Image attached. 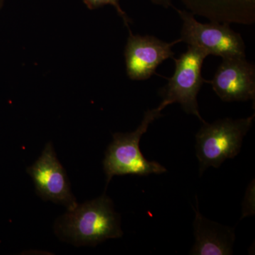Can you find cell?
<instances>
[{
	"label": "cell",
	"instance_id": "obj_1",
	"mask_svg": "<svg viewBox=\"0 0 255 255\" xmlns=\"http://www.w3.org/2000/svg\"><path fill=\"white\" fill-rule=\"evenodd\" d=\"M54 228L58 237L77 247L96 246L124 234L120 215L106 194L68 210L57 220Z\"/></svg>",
	"mask_w": 255,
	"mask_h": 255
},
{
	"label": "cell",
	"instance_id": "obj_2",
	"mask_svg": "<svg viewBox=\"0 0 255 255\" xmlns=\"http://www.w3.org/2000/svg\"><path fill=\"white\" fill-rule=\"evenodd\" d=\"M164 109L159 105L157 108L146 111L141 123L134 131L113 134V140L107 147L103 160L107 186L114 176H147L167 172V169L158 162L147 160L140 149L142 135L154 121L162 117L161 112Z\"/></svg>",
	"mask_w": 255,
	"mask_h": 255
},
{
	"label": "cell",
	"instance_id": "obj_3",
	"mask_svg": "<svg viewBox=\"0 0 255 255\" xmlns=\"http://www.w3.org/2000/svg\"><path fill=\"white\" fill-rule=\"evenodd\" d=\"M254 119L253 114L248 118H226L212 124L203 123L196 135L200 175L209 167L219 168L226 159H233L238 155L243 138L253 127Z\"/></svg>",
	"mask_w": 255,
	"mask_h": 255
},
{
	"label": "cell",
	"instance_id": "obj_4",
	"mask_svg": "<svg viewBox=\"0 0 255 255\" xmlns=\"http://www.w3.org/2000/svg\"><path fill=\"white\" fill-rule=\"evenodd\" d=\"M207 56V53L200 48L188 46L185 53L177 59L173 58L175 62L173 75L167 78V85L159 92L163 97L161 106L165 108L172 104H179L184 112L196 116L202 123L205 122L199 113L197 96L206 82L201 71Z\"/></svg>",
	"mask_w": 255,
	"mask_h": 255
},
{
	"label": "cell",
	"instance_id": "obj_5",
	"mask_svg": "<svg viewBox=\"0 0 255 255\" xmlns=\"http://www.w3.org/2000/svg\"><path fill=\"white\" fill-rule=\"evenodd\" d=\"M182 21L181 42L194 46L222 58L246 56V46L243 37L228 23L210 21L201 23L195 15L187 10L176 9Z\"/></svg>",
	"mask_w": 255,
	"mask_h": 255
},
{
	"label": "cell",
	"instance_id": "obj_6",
	"mask_svg": "<svg viewBox=\"0 0 255 255\" xmlns=\"http://www.w3.org/2000/svg\"><path fill=\"white\" fill-rule=\"evenodd\" d=\"M26 172L34 183L37 194L43 200L62 204L68 210L78 205L66 171L57 158L52 142L46 144L41 155Z\"/></svg>",
	"mask_w": 255,
	"mask_h": 255
},
{
	"label": "cell",
	"instance_id": "obj_7",
	"mask_svg": "<svg viewBox=\"0 0 255 255\" xmlns=\"http://www.w3.org/2000/svg\"><path fill=\"white\" fill-rule=\"evenodd\" d=\"M128 31L124 57L128 77L132 80L151 78L164 60L174 58L172 48L181 42L177 39L167 43L155 36L134 35L130 28Z\"/></svg>",
	"mask_w": 255,
	"mask_h": 255
},
{
	"label": "cell",
	"instance_id": "obj_8",
	"mask_svg": "<svg viewBox=\"0 0 255 255\" xmlns=\"http://www.w3.org/2000/svg\"><path fill=\"white\" fill-rule=\"evenodd\" d=\"M206 82L223 102L255 100V66L246 56L222 58L214 78Z\"/></svg>",
	"mask_w": 255,
	"mask_h": 255
},
{
	"label": "cell",
	"instance_id": "obj_9",
	"mask_svg": "<svg viewBox=\"0 0 255 255\" xmlns=\"http://www.w3.org/2000/svg\"><path fill=\"white\" fill-rule=\"evenodd\" d=\"M188 11L209 21L228 24L255 23V0H181Z\"/></svg>",
	"mask_w": 255,
	"mask_h": 255
},
{
	"label": "cell",
	"instance_id": "obj_10",
	"mask_svg": "<svg viewBox=\"0 0 255 255\" xmlns=\"http://www.w3.org/2000/svg\"><path fill=\"white\" fill-rule=\"evenodd\" d=\"M195 244L191 255H228L233 254L236 240L235 230L206 219L199 212V205L195 209L194 222Z\"/></svg>",
	"mask_w": 255,
	"mask_h": 255
},
{
	"label": "cell",
	"instance_id": "obj_11",
	"mask_svg": "<svg viewBox=\"0 0 255 255\" xmlns=\"http://www.w3.org/2000/svg\"><path fill=\"white\" fill-rule=\"evenodd\" d=\"M87 7L89 9L94 10L99 9L105 5H112L116 10L119 16L123 19L124 24L128 28H129V23L131 22V20L127 16V13L122 9L119 1L120 0H82Z\"/></svg>",
	"mask_w": 255,
	"mask_h": 255
},
{
	"label": "cell",
	"instance_id": "obj_12",
	"mask_svg": "<svg viewBox=\"0 0 255 255\" xmlns=\"http://www.w3.org/2000/svg\"><path fill=\"white\" fill-rule=\"evenodd\" d=\"M150 1L153 4L162 6V7L165 8V9H168V8L170 7L174 8L171 0H150Z\"/></svg>",
	"mask_w": 255,
	"mask_h": 255
},
{
	"label": "cell",
	"instance_id": "obj_13",
	"mask_svg": "<svg viewBox=\"0 0 255 255\" xmlns=\"http://www.w3.org/2000/svg\"><path fill=\"white\" fill-rule=\"evenodd\" d=\"M5 2V0H0V9L3 7Z\"/></svg>",
	"mask_w": 255,
	"mask_h": 255
}]
</instances>
